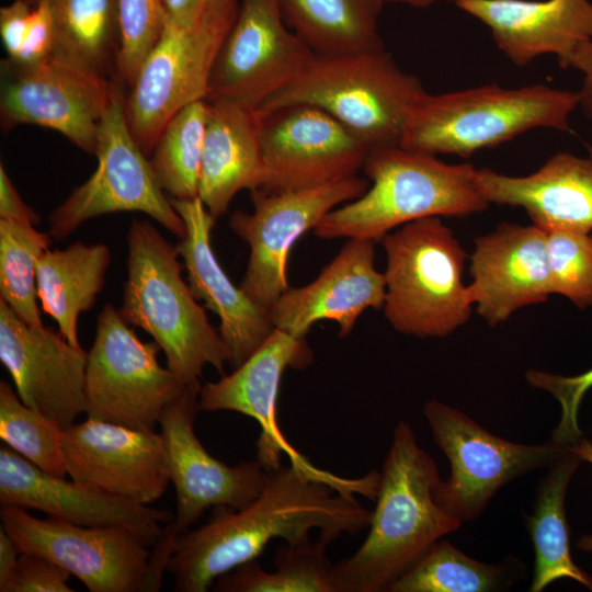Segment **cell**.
I'll return each mask as SVG.
<instances>
[{
  "instance_id": "cell-1",
  "label": "cell",
  "mask_w": 592,
  "mask_h": 592,
  "mask_svg": "<svg viewBox=\"0 0 592 592\" xmlns=\"http://www.w3.org/2000/svg\"><path fill=\"white\" fill-rule=\"evenodd\" d=\"M379 473L348 479L292 464L269 471L261 493L236 510L215 506L208 522L174 539L166 570L175 591L206 592L220 576L257 559L274 538L297 544L311 530L330 544L369 525L372 511L354 492L375 500Z\"/></svg>"
},
{
  "instance_id": "cell-2",
  "label": "cell",
  "mask_w": 592,
  "mask_h": 592,
  "mask_svg": "<svg viewBox=\"0 0 592 592\" xmlns=\"http://www.w3.org/2000/svg\"><path fill=\"white\" fill-rule=\"evenodd\" d=\"M440 481L436 463L400 420L383 464L369 532L353 555L333 565L334 592H388L435 542L460 527L435 501Z\"/></svg>"
},
{
  "instance_id": "cell-3",
  "label": "cell",
  "mask_w": 592,
  "mask_h": 592,
  "mask_svg": "<svg viewBox=\"0 0 592 592\" xmlns=\"http://www.w3.org/2000/svg\"><path fill=\"white\" fill-rule=\"evenodd\" d=\"M126 242L127 278L118 312L152 337L167 367L185 386L200 390L204 366L223 374L229 349L183 280L175 247L149 220L138 219L129 225Z\"/></svg>"
},
{
  "instance_id": "cell-4",
  "label": "cell",
  "mask_w": 592,
  "mask_h": 592,
  "mask_svg": "<svg viewBox=\"0 0 592 592\" xmlns=\"http://www.w3.org/2000/svg\"><path fill=\"white\" fill-rule=\"evenodd\" d=\"M363 170L372 185L314 229L322 239L380 242L394 228L426 217H466L488 207L471 163L449 164L400 145L369 150Z\"/></svg>"
},
{
  "instance_id": "cell-5",
  "label": "cell",
  "mask_w": 592,
  "mask_h": 592,
  "mask_svg": "<svg viewBox=\"0 0 592 592\" xmlns=\"http://www.w3.org/2000/svg\"><path fill=\"white\" fill-rule=\"evenodd\" d=\"M426 93L385 49L315 55L285 88L257 110L307 104L340 122L372 150L400 145L410 115Z\"/></svg>"
},
{
  "instance_id": "cell-6",
  "label": "cell",
  "mask_w": 592,
  "mask_h": 592,
  "mask_svg": "<svg viewBox=\"0 0 592 592\" xmlns=\"http://www.w3.org/2000/svg\"><path fill=\"white\" fill-rule=\"evenodd\" d=\"M578 93L545 84H498L425 93L412 111L400 146L430 155L469 157L534 128L570 130Z\"/></svg>"
},
{
  "instance_id": "cell-7",
  "label": "cell",
  "mask_w": 592,
  "mask_h": 592,
  "mask_svg": "<svg viewBox=\"0 0 592 592\" xmlns=\"http://www.w3.org/2000/svg\"><path fill=\"white\" fill-rule=\"evenodd\" d=\"M380 242L387 259L383 308L396 331L441 338L469 320L474 304L463 281L467 255L441 217L406 224Z\"/></svg>"
},
{
  "instance_id": "cell-8",
  "label": "cell",
  "mask_w": 592,
  "mask_h": 592,
  "mask_svg": "<svg viewBox=\"0 0 592 592\" xmlns=\"http://www.w3.org/2000/svg\"><path fill=\"white\" fill-rule=\"evenodd\" d=\"M1 526L20 554L45 557L78 578L91 592H157L172 546L155 545L153 554L122 527H88L56 517L41 520L25 509L1 505Z\"/></svg>"
},
{
  "instance_id": "cell-9",
  "label": "cell",
  "mask_w": 592,
  "mask_h": 592,
  "mask_svg": "<svg viewBox=\"0 0 592 592\" xmlns=\"http://www.w3.org/2000/svg\"><path fill=\"white\" fill-rule=\"evenodd\" d=\"M123 83L117 80L99 126L95 171L49 215V234L69 237L89 219L116 212H140L183 238L184 220L167 198L150 160L135 140L126 121Z\"/></svg>"
},
{
  "instance_id": "cell-10",
  "label": "cell",
  "mask_w": 592,
  "mask_h": 592,
  "mask_svg": "<svg viewBox=\"0 0 592 592\" xmlns=\"http://www.w3.org/2000/svg\"><path fill=\"white\" fill-rule=\"evenodd\" d=\"M160 346L143 342L111 304L96 317L86 371L89 419L153 431L186 387L158 363Z\"/></svg>"
},
{
  "instance_id": "cell-11",
  "label": "cell",
  "mask_w": 592,
  "mask_h": 592,
  "mask_svg": "<svg viewBox=\"0 0 592 592\" xmlns=\"http://www.w3.org/2000/svg\"><path fill=\"white\" fill-rule=\"evenodd\" d=\"M424 417L451 463V475L434 490L437 504L462 524L481 515L493 494L513 479L550 466L569 446L548 441L513 443L493 435L464 412L439 400L425 402Z\"/></svg>"
},
{
  "instance_id": "cell-12",
  "label": "cell",
  "mask_w": 592,
  "mask_h": 592,
  "mask_svg": "<svg viewBox=\"0 0 592 592\" xmlns=\"http://www.w3.org/2000/svg\"><path fill=\"white\" fill-rule=\"evenodd\" d=\"M235 19L202 16L189 29L164 21L124 99L127 124L146 156L175 114L207 100L213 65Z\"/></svg>"
},
{
  "instance_id": "cell-13",
  "label": "cell",
  "mask_w": 592,
  "mask_h": 592,
  "mask_svg": "<svg viewBox=\"0 0 592 592\" xmlns=\"http://www.w3.org/2000/svg\"><path fill=\"white\" fill-rule=\"evenodd\" d=\"M117 79L57 54L29 65L2 62L0 121L3 130L31 124L58 132L93 155L100 123Z\"/></svg>"
},
{
  "instance_id": "cell-14",
  "label": "cell",
  "mask_w": 592,
  "mask_h": 592,
  "mask_svg": "<svg viewBox=\"0 0 592 592\" xmlns=\"http://www.w3.org/2000/svg\"><path fill=\"white\" fill-rule=\"evenodd\" d=\"M368 187L369 181L355 174L304 190H252V213L235 210L228 221L229 228L250 247L240 288L270 309L289 288L287 262L293 244L328 213L358 198Z\"/></svg>"
},
{
  "instance_id": "cell-15",
  "label": "cell",
  "mask_w": 592,
  "mask_h": 592,
  "mask_svg": "<svg viewBox=\"0 0 592 592\" xmlns=\"http://www.w3.org/2000/svg\"><path fill=\"white\" fill-rule=\"evenodd\" d=\"M315 55L286 25L280 0H241L213 65L206 101L224 100L258 110Z\"/></svg>"
},
{
  "instance_id": "cell-16",
  "label": "cell",
  "mask_w": 592,
  "mask_h": 592,
  "mask_svg": "<svg viewBox=\"0 0 592 592\" xmlns=\"http://www.w3.org/2000/svg\"><path fill=\"white\" fill-rule=\"evenodd\" d=\"M258 114L264 166L260 189L270 193L310 189L363 169L371 149L327 112L294 104Z\"/></svg>"
},
{
  "instance_id": "cell-17",
  "label": "cell",
  "mask_w": 592,
  "mask_h": 592,
  "mask_svg": "<svg viewBox=\"0 0 592 592\" xmlns=\"http://www.w3.org/2000/svg\"><path fill=\"white\" fill-rule=\"evenodd\" d=\"M198 389L186 386L159 419L177 513L171 528L182 534L212 506L242 509L264 488L269 471L255 459L229 466L214 456L194 432Z\"/></svg>"
},
{
  "instance_id": "cell-18",
  "label": "cell",
  "mask_w": 592,
  "mask_h": 592,
  "mask_svg": "<svg viewBox=\"0 0 592 592\" xmlns=\"http://www.w3.org/2000/svg\"><path fill=\"white\" fill-rule=\"evenodd\" d=\"M0 361L21 401L61 429L86 412L88 353L59 331L26 323L2 299Z\"/></svg>"
},
{
  "instance_id": "cell-19",
  "label": "cell",
  "mask_w": 592,
  "mask_h": 592,
  "mask_svg": "<svg viewBox=\"0 0 592 592\" xmlns=\"http://www.w3.org/2000/svg\"><path fill=\"white\" fill-rule=\"evenodd\" d=\"M67 474L78 483L150 504L170 481L160 433L87 419L64 431Z\"/></svg>"
},
{
  "instance_id": "cell-20",
  "label": "cell",
  "mask_w": 592,
  "mask_h": 592,
  "mask_svg": "<svg viewBox=\"0 0 592 592\" xmlns=\"http://www.w3.org/2000/svg\"><path fill=\"white\" fill-rule=\"evenodd\" d=\"M0 503L33 509L76 525L122 527L155 545L173 515L95 487L48 474L8 445L0 447Z\"/></svg>"
},
{
  "instance_id": "cell-21",
  "label": "cell",
  "mask_w": 592,
  "mask_h": 592,
  "mask_svg": "<svg viewBox=\"0 0 592 592\" xmlns=\"http://www.w3.org/2000/svg\"><path fill=\"white\" fill-rule=\"evenodd\" d=\"M312 362L305 338L275 328L269 338L234 372L201 386V411H234L254 419L261 428L257 460L266 471L280 468L282 455L307 469L317 470L281 432L277 397L286 368L301 369Z\"/></svg>"
},
{
  "instance_id": "cell-22",
  "label": "cell",
  "mask_w": 592,
  "mask_h": 592,
  "mask_svg": "<svg viewBox=\"0 0 592 592\" xmlns=\"http://www.w3.org/2000/svg\"><path fill=\"white\" fill-rule=\"evenodd\" d=\"M468 285L477 314L489 325L554 294L547 234L540 227L502 223L475 239Z\"/></svg>"
},
{
  "instance_id": "cell-23",
  "label": "cell",
  "mask_w": 592,
  "mask_h": 592,
  "mask_svg": "<svg viewBox=\"0 0 592 592\" xmlns=\"http://www.w3.org/2000/svg\"><path fill=\"white\" fill-rule=\"evenodd\" d=\"M171 203L186 226V234L175 249L183 259L190 289L206 309L218 316L219 333L230 352L229 364L236 368L275 329L270 309L236 286L219 264L210 240L216 219L200 197H171Z\"/></svg>"
},
{
  "instance_id": "cell-24",
  "label": "cell",
  "mask_w": 592,
  "mask_h": 592,
  "mask_svg": "<svg viewBox=\"0 0 592 592\" xmlns=\"http://www.w3.org/2000/svg\"><path fill=\"white\" fill-rule=\"evenodd\" d=\"M351 238L309 284L288 288L270 308L275 328L305 338L312 325L328 319L346 337L367 308L379 309L386 297L384 273L375 267V244Z\"/></svg>"
},
{
  "instance_id": "cell-25",
  "label": "cell",
  "mask_w": 592,
  "mask_h": 592,
  "mask_svg": "<svg viewBox=\"0 0 592 592\" xmlns=\"http://www.w3.org/2000/svg\"><path fill=\"white\" fill-rule=\"evenodd\" d=\"M477 185L488 204L522 207L545 231H592V152H558L524 177L478 169Z\"/></svg>"
},
{
  "instance_id": "cell-26",
  "label": "cell",
  "mask_w": 592,
  "mask_h": 592,
  "mask_svg": "<svg viewBox=\"0 0 592 592\" xmlns=\"http://www.w3.org/2000/svg\"><path fill=\"white\" fill-rule=\"evenodd\" d=\"M491 31L516 66L554 54L558 62L592 36V0H454Z\"/></svg>"
},
{
  "instance_id": "cell-27",
  "label": "cell",
  "mask_w": 592,
  "mask_h": 592,
  "mask_svg": "<svg viewBox=\"0 0 592 592\" xmlns=\"http://www.w3.org/2000/svg\"><path fill=\"white\" fill-rule=\"evenodd\" d=\"M207 102L198 197L217 219L239 191L262 187L264 166L257 110L224 100Z\"/></svg>"
},
{
  "instance_id": "cell-28",
  "label": "cell",
  "mask_w": 592,
  "mask_h": 592,
  "mask_svg": "<svg viewBox=\"0 0 592 592\" xmlns=\"http://www.w3.org/2000/svg\"><path fill=\"white\" fill-rule=\"evenodd\" d=\"M110 263L107 246L80 241L66 249H47L36 262L41 306L57 322L61 335L75 346H80L78 317L94 306Z\"/></svg>"
},
{
  "instance_id": "cell-29",
  "label": "cell",
  "mask_w": 592,
  "mask_h": 592,
  "mask_svg": "<svg viewBox=\"0 0 592 592\" xmlns=\"http://www.w3.org/2000/svg\"><path fill=\"white\" fill-rule=\"evenodd\" d=\"M582 459L568 451L549 466L540 481L534 512L526 516L534 553V576L531 592H540L550 583L568 578L592 590V577L578 567L571 557L570 530L565 500L570 480Z\"/></svg>"
},
{
  "instance_id": "cell-30",
  "label": "cell",
  "mask_w": 592,
  "mask_h": 592,
  "mask_svg": "<svg viewBox=\"0 0 592 592\" xmlns=\"http://www.w3.org/2000/svg\"><path fill=\"white\" fill-rule=\"evenodd\" d=\"M382 0H280L286 25L316 55L385 49Z\"/></svg>"
},
{
  "instance_id": "cell-31",
  "label": "cell",
  "mask_w": 592,
  "mask_h": 592,
  "mask_svg": "<svg viewBox=\"0 0 592 592\" xmlns=\"http://www.w3.org/2000/svg\"><path fill=\"white\" fill-rule=\"evenodd\" d=\"M41 1L48 5L54 19L53 53L112 78L119 39L117 0Z\"/></svg>"
},
{
  "instance_id": "cell-32",
  "label": "cell",
  "mask_w": 592,
  "mask_h": 592,
  "mask_svg": "<svg viewBox=\"0 0 592 592\" xmlns=\"http://www.w3.org/2000/svg\"><path fill=\"white\" fill-rule=\"evenodd\" d=\"M329 544L310 538L286 544L274 557V571H265L257 559L244 562L216 579L219 592H334L332 569L326 555Z\"/></svg>"
},
{
  "instance_id": "cell-33",
  "label": "cell",
  "mask_w": 592,
  "mask_h": 592,
  "mask_svg": "<svg viewBox=\"0 0 592 592\" xmlns=\"http://www.w3.org/2000/svg\"><path fill=\"white\" fill-rule=\"evenodd\" d=\"M517 561H478L447 540L435 542L388 592H490L509 589Z\"/></svg>"
},
{
  "instance_id": "cell-34",
  "label": "cell",
  "mask_w": 592,
  "mask_h": 592,
  "mask_svg": "<svg viewBox=\"0 0 592 592\" xmlns=\"http://www.w3.org/2000/svg\"><path fill=\"white\" fill-rule=\"evenodd\" d=\"M207 116L206 100L185 106L166 125L152 150L153 173L172 198L198 197Z\"/></svg>"
},
{
  "instance_id": "cell-35",
  "label": "cell",
  "mask_w": 592,
  "mask_h": 592,
  "mask_svg": "<svg viewBox=\"0 0 592 592\" xmlns=\"http://www.w3.org/2000/svg\"><path fill=\"white\" fill-rule=\"evenodd\" d=\"M52 235L34 225L0 219V299L26 323L44 326L37 305L36 262Z\"/></svg>"
},
{
  "instance_id": "cell-36",
  "label": "cell",
  "mask_w": 592,
  "mask_h": 592,
  "mask_svg": "<svg viewBox=\"0 0 592 592\" xmlns=\"http://www.w3.org/2000/svg\"><path fill=\"white\" fill-rule=\"evenodd\" d=\"M61 429L24 405L7 382L0 383V437L39 469L57 477L67 474Z\"/></svg>"
},
{
  "instance_id": "cell-37",
  "label": "cell",
  "mask_w": 592,
  "mask_h": 592,
  "mask_svg": "<svg viewBox=\"0 0 592 592\" xmlns=\"http://www.w3.org/2000/svg\"><path fill=\"white\" fill-rule=\"evenodd\" d=\"M546 234L554 294L578 308L592 306V231Z\"/></svg>"
},
{
  "instance_id": "cell-38",
  "label": "cell",
  "mask_w": 592,
  "mask_h": 592,
  "mask_svg": "<svg viewBox=\"0 0 592 592\" xmlns=\"http://www.w3.org/2000/svg\"><path fill=\"white\" fill-rule=\"evenodd\" d=\"M119 39L115 77L129 87L164 26L160 0H117Z\"/></svg>"
},
{
  "instance_id": "cell-39",
  "label": "cell",
  "mask_w": 592,
  "mask_h": 592,
  "mask_svg": "<svg viewBox=\"0 0 592 592\" xmlns=\"http://www.w3.org/2000/svg\"><path fill=\"white\" fill-rule=\"evenodd\" d=\"M525 379L531 386L550 394L560 403V421L550 440L567 446L577 443L582 437L578 412L585 392L592 387V368L576 376L528 369Z\"/></svg>"
},
{
  "instance_id": "cell-40",
  "label": "cell",
  "mask_w": 592,
  "mask_h": 592,
  "mask_svg": "<svg viewBox=\"0 0 592 592\" xmlns=\"http://www.w3.org/2000/svg\"><path fill=\"white\" fill-rule=\"evenodd\" d=\"M70 576L45 557L21 554L5 592H73L68 584Z\"/></svg>"
},
{
  "instance_id": "cell-41",
  "label": "cell",
  "mask_w": 592,
  "mask_h": 592,
  "mask_svg": "<svg viewBox=\"0 0 592 592\" xmlns=\"http://www.w3.org/2000/svg\"><path fill=\"white\" fill-rule=\"evenodd\" d=\"M30 15L27 31L19 56L11 60L20 65L37 62L55 49V24L52 12L44 1H35Z\"/></svg>"
},
{
  "instance_id": "cell-42",
  "label": "cell",
  "mask_w": 592,
  "mask_h": 592,
  "mask_svg": "<svg viewBox=\"0 0 592 592\" xmlns=\"http://www.w3.org/2000/svg\"><path fill=\"white\" fill-rule=\"evenodd\" d=\"M32 8L27 0H13L0 9V36L8 59L14 60L20 54Z\"/></svg>"
},
{
  "instance_id": "cell-43",
  "label": "cell",
  "mask_w": 592,
  "mask_h": 592,
  "mask_svg": "<svg viewBox=\"0 0 592 592\" xmlns=\"http://www.w3.org/2000/svg\"><path fill=\"white\" fill-rule=\"evenodd\" d=\"M562 68H572L583 75L581 89L577 92L578 107L592 121V36L581 43L560 64Z\"/></svg>"
},
{
  "instance_id": "cell-44",
  "label": "cell",
  "mask_w": 592,
  "mask_h": 592,
  "mask_svg": "<svg viewBox=\"0 0 592 592\" xmlns=\"http://www.w3.org/2000/svg\"><path fill=\"white\" fill-rule=\"evenodd\" d=\"M0 219L36 225L38 215L24 203L3 164L0 166Z\"/></svg>"
},
{
  "instance_id": "cell-45",
  "label": "cell",
  "mask_w": 592,
  "mask_h": 592,
  "mask_svg": "<svg viewBox=\"0 0 592 592\" xmlns=\"http://www.w3.org/2000/svg\"><path fill=\"white\" fill-rule=\"evenodd\" d=\"M164 18L180 27H193L201 20L204 0H160Z\"/></svg>"
},
{
  "instance_id": "cell-46",
  "label": "cell",
  "mask_w": 592,
  "mask_h": 592,
  "mask_svg": "<svg viewBox=\"0 0 592 592\" xmlns=\"http://www.w3.org/2000/svg\"><path fill=\"white\" fill-rule=\"evenodd\" d=\"M20 554L12 538L0 526V591L5 592L18 563Z\"/></svg>"
},
{
  "instance_id": "cell-47",
  "label": "cell",
  "mask_w": 592,
  "mask_h": 592,
  "mask_svg": "<svg viewBox=\"0 0 592 592\" xmlns=\"http://www.w3.org/2000/svg\"><path fill=\"white\" fill-rule=\"evenodd\" d=\"M240 1L241 0H204L202 16L235 19Z\"/></svg>"
},
{
  "instance_id": "cell-48",
  "label": "cell",
  "mask_w": 592,
  "mask_h": 592,
  "mask_svg": "<svg viewBox=\"0 0 592 592\" xmlns=\"http://www.w3.org/2000/svg\"><path fill=\"white\" fill-rule=\"evenodd\" d=\"M569 449L577 454L582 460H587L592 464V444L585 439L581 437L577 443L569 446ZM578 547L585 551H592V536L583 537Z\"/></svg>"
},
{
  "instance_id": "cell-49",
  "label": "cell",
  "mask_w": 592,
  "mask_h": 592,
  "mask_svg": "<svg viewBox=\"0 0 592 592\" xmlns=\"http://www.w3.org/2000/svg\"><path fill=\"white\" fill-rule=\"evenodd\" d=\"M383 2H398V3H405V4H409V5H412V7H428V5H431L437 1H441V0H382ZM446 1H454V0H446Z\"/></svg>"
}]
</instances>
